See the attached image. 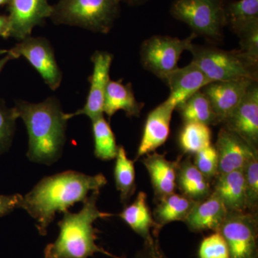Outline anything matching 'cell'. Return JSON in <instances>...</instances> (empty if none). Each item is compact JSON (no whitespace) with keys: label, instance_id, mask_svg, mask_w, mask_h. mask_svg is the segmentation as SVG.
<instances>
[{"label":"cell","instance_id":"cell-1","mask_svg":"<svg viewBox=\"0 0 258 258\" xmlns=\"http://www.w3.org/2000/svg\"><path fill=\"white\" fill-rule=\"evenodd\" d=\"M106 184V176L102 174L91 176L79 171H63L40 180L23 197L20 208L35 220L39 233L45 236L56 213L84 203L90 191L100 190Z\"/></svg>","mask_w":258,"mask_h":258},{"label":"cell","instance_id":"cell-2","mask_svg":"<svg viewBox=\"0 0 258 258\" xmlns=\"http://www.w3.org/2000/svg\"><path fill=\"white\" fill-rule=\"evenodd\" d=\"M14 108L28 131L29 159L46 165L58 160L66 142L69 120L58 100L50 97L37 103L19 101Z\"/></svg>","mask_w":258,"mask_h":258},{"label":"cell","instance_id":"cell-3","mask_svg":"<svg viewBox=\"0 0 258 258\" xmlns=\"http://www.w3.org/2000/svg\"><path fill=\"white\" fill-rule=\"evenodd\" d=\"M100 190L91 191L83 203L79 212H63V217L58 222V237L52 243L47 244L44 250L45 258H88L96 253L106 254L112 258L118 257L108 252L96 244L98 230L93 223L98 219L113 217L108 212L100 211L97 208V200Z\"/></svg>","mask_w":258,"mask_h":258},{"label":"cell","instance_id":"cell-4","mask_svg":"<svg viewBox=\"0 0 258 258\" xmlns=\"http://www.w3.org/2000/svg\"><path fill=\"white\" fill-rule=\"evenodd\" d=\"M189 52L212 82L258 80V59L241 50H222L213 45H191Z\"/></svg>","mask_w":258,"mask_h":258},{"label":"cell","instance_id":"cell-5","mask_svg":"<svg viewBox=\"0 0 258 258\" xmlns=\"http://www.w3.org/2000/svg\"><path fill=\"white\" fill-rule=\"evenodd\" d=\"M123 0H59L50 18L56 25L79 27L107 34L119 17Z\"/></svg>","mask_w":258,"mask_h":258},{"label":"cell","instance_id":"cell-6","mask_svg":"<svg viewBox=\"0 0 258 258\" xmlns=\"http://www.w3.org/2000/svg\"><path fill=\"white\" fill-rule=\"evenodd\" d=\"M227 0H174L170 14L182 22L197 36L208 41L221 42L225 28V8Z\"/></svg>","mask_w":258,"mask_h":258},{"label":"cell","instance_id":"cell-7","mask_svg":"<svg viewBox=\"0 0 258 258\" xmlns=\"http://www.w3.org/2000/svg\"><path fill=\"white\" fill-rule=\"evenodd\" d=\"M197 37L191 33L184 39L167 35L149 37L141 45V63L144 69L164 81L168 75L179 68L181 54L189 50Z\"/></svg>","mask_w":258,"mask_h":258},{"label":"cell","instance_id":"cell-8","mask_svg":"<svg viewBox=\"0 0 258 258\" xmlns=\"http://www.w3.org/2000/svg\"><path fill=\"white\" fill-rule=\"evenodd\" d=\"M230 251V258H258L257 212H228L218 231Z\"/></svg>","mask_w":258,"mask_h":258},{"label":"cell","instance_id":"cell-9","mask_svg":"<svg viewBox=\"0 0 258 258\" xmlns=\"http://www.w3.org/2000/svg\"><path fill=\"white\" fill-rule=\"evenodd\" d=\"M15 59L24 57L51 89L60 87L62 74L55 60L53 49L44 37L29 36L9 50Z\"/></svg>","mask_w":258,"mask_h":258},{"label":"cell","instance_id":"cell-10","mask_svg":"<svg viewBox=\"0 0 258 258\" xmlns=\"http://www.w3.org/2000/svg\"><path fill=\"white\" fill-rule=\"evenodd\" d=\"M7 38L21 40L31 35L36 26H42L52 15L48 0H10Z\"/></svg>","mask_w":258,"mask_h":258},{"label":"cell","instance_id":"cell-11","mask_svg":"<svg viewBox=\"0 0 258 258\" xmlns=\"http://www.w3.org/2000/svg\"><path fill=\"white\" fill-rule=\"evenodd\" d=\"M113 56L106 51H96L91 57L93 74L89 77L90 86L86 104L81 109L73 113H67L71 119L76 115H85L91 120L103 115V103L107 86L110 80V70Z\"/></svg>","mask_w":258,"mask_h":258},{"label":"cell","instance_id":"cell-12","mask_svg":"<svg viewBox=\"0 0 258 258\" xmlns=\"http://www.w3.org/2000/svg\"><path fill=\"white\" fill-rule=\"evenodd\" d=\"M251 147L258 146V85L252 83L242 101L222 123Z\"/></svg>","mask_w":258,"mask_h":258},{"label":"cell","instance_id":"cell-13","mask_svg":"<svg viewBox=\"0 0 258 258\" xmlns=\"http://www.w3.org/2000/svg\"><path fill=\"white\" fill-rule=\"evenodd\" d=\"M214 147L218 156V176L242 170L247 161L258 152L257 149L223 125Z\"/></svg>","mask_w":258,"mask_h":258},{"label":"cell","instance_id":"cell-14","mask_svg":"<svg viewBox=\"0 0 258 258\" xmlns=\"http://www.w3.org/2000/svg\"><path fill=\"white\" fill-rule=\"evenodd\" d=\"M175 109V105L166 99L148 114L136 160L155 152L166 143L170 135L171 117Z\"/></svg>","mask_w":258,"mask_h":258},{"label":"cell","instance_id":"cell-15","mask_svg":"<svg viewBox=\"0 0 258 258\" xmlns=\"http://www.w3.org/2000/svg\"><path fill=\"white\" fill-rule=\"evenodd\" d=\"M257 81H215L202 89L211 103L219 124L238 106L252 83Z\"/></svg>","mask_w":258,"mask_h":258},{"label":"cell","instance_id":"cell-16","mask_svg":"<svg viewBox=\"0 0 258 258\" xmlns=\"http://www.w3.org/2000/svg\"><path fill=\"white\" fill-rule=\"evenodd\" d=\"M181 160V157L176 161L168 160L165 154L156 152L144 156L142 161L149 173L156 203L175 192L177 189V171Z\"/></svg>","mask_w":258,"mask_h":258},{"label":"cell","instance_id":"cell-17","mask_svg":"<svg viewBox=\"0 0 258 258\" xmlns=\"http://www.w3.org/2000/svg\"><path fill=\"white\" fill-rule=\"evenodd\" d=\"M164 81L170 90L167 99L174 103L176 108L194 93L201 91L212 82L193 62L185 67L174 70L166 76Z\"/></svg>","mask_w":258,"mask_h":258},{"label":"cell","instance_id":"cell-18","mask_svg":"<svg viewBox=\"0 0 258 258\" xmlns=\"http://www.w3.org/2000/svg\"><path fill=\"white\" fill-rule=\"evenodd\" d=\"M227 213L222 200L212 191L208 198L196 203L184 222L192 232H218Z\"/></svg>","mask_w":258,"mask_h":258},{"label":"cell","instance_id":"cell-19","mask_svg":"<svg viewBox=\"0 0 258 258\" xmlns=\"http://www.w3.org/2000/svg\"><path fill=\"white\" fill-rule=\"evenodd\" d=\"M118 216L143 238L144 242L159 236L160 230L148 205L147 195L144 191L139 192L134 203L125 206Z\"/></svg>","mask_w":258,"mask_h":258},{"label":"cell","instance_id":"cell-20","mask_svg":"<svg viewBox=\"0 0 258 258\" xmlns=\"http://www.w3.org/2000/svg\"><path fill=\"white\" fill-rule=\"evenodd\" d=\"M212 191L222 200L227 211H247L242 170L217 176L214 181Z\"/></svg>","mask_w":258,"mask_h":258},{"label":"cell","instance_id":"cell-21","mask_svg":"<svg viewBox=\"0 0 258 258\" xmlns=\"http://www.w3.org/2000/svg\"><path fill=\"white\" fill-rule=\"evenodd\" d=\"M144 106V103L136 99L131 83L123 84L122 80L109 81L103 103V113L108 118L118 111H124L128 117H139Z\"/></svg>","mask_w":258,"mask_h":258},{"label":"cell","instance_id":"cell-22","mask_svg":"<svg viewBox=\"0 0 258 258\" xmlns=\"http://www.w3.org/2000/svg\"><path fill=\"white\" fill-rule=\"evenodd\" d=\"M176 187L181 194L195 202L202 201L212 193L210 180L199 170L190 158L180 161Z\"/></svg>","mask_w":258,"mask_h":258},{"label":"cell","instance_id":"cell-23","mask_svg":"<svg viewBox=\"0 0 258 258\" xmlns=\"http://www.w3.org/2000/svg\"><path fill=\"white\" fill-rule=\"evenodd\" d=\"M197 203L181 193L174 192L161 199L152 214L159 230L171 222H184Z\"/></svg>","mask_w":258,"mask_h":258},{"label":"cell","instance_id":"cell-24","mask_svg":"<svg viewBox=\"0 0 258 258\" xmlns=\"http://www.w3.org/2000/svg\"><path fill=\"white\" fill-rule=\"evenodd\" d=\"M176 109L179 112L184 123L193 122L209 126L219 124L211 103L202 90L191 95L176 106Z\"/></svg>","mask_w":258,"mask_h":258},{"label":"cell","instance_id":"cell-25","mask_svg":"<svg viewBox=\"0 0 258 258\" xmlns=\"http://www.w3.org/2000/svg\"><path fill=\"white\" fill-rule=\"evenodd\" d=\"M115 184L120 192V202L126 205L137 189L134 161L128 159L123 146L118 147L115 157L114 170Z\"/></svg>","mask_w":258,"mask_h":258},{"label":"cell","instance_id":"cell-26","mask_svg":"<svg viewBox=\"0 0 258 258\" xmlns=\"http://www.w3.org/2000/svg\"><path fill=\"white\" fill-rule=\"evenodd\" d=\"M225 25L235 34L258 22V0H227Z\"/></svg>","mask_w":258,"mask_h":258},{"label":"cell","instance_id":"cell-27","mask_svg":"<svg viewBox=\"0 0 258 258\" xmlns=\"http://www.w3.org/2000/svg\"><path fill=\"white\" fill-rule=\"evenodd\" d=\"M179 144L185 154H194L212 145V130L208 125L184 123L180 131Z\"/></svg>","mask_w":258,"mask_h":258},{"label":"cell","instance_id":"cell-28","mask_svg":"<svg viewBox=\"0 0 258 258\" xmlns=\"http://www.w3.org/2000/svg\"><path fill=\"white\" fill-rule=\"evenodd\" d=\"M92 131L95 157L103 161L115 159L118 147L114 134L103 115L92 120Z\"/></svg>","mask_w":258,"mask_h":258},{"label":"cell","instance_id":"cell-29","mask_svg":"<svg viewBox=\"0 0 258 258\" xmlns=\"http://www.w3.org/2000/svg\"><path fill=\"white\" fill-rule=\"evenodd\" d=\"M245 184L247 211L257 212L258 204V152L247 161L242 169Z\"/></svg>","mask_w":258,"mask_h":258},{"label":"cell","instance_id":"cell-30","mask_svg":"<svg viewBox=\"0 0 258 258\" xmlns=\"http://www.w3.org/2000/svg\"><path fill=\"white\" fill-rule=\"evenodd\" d=\"M18 118L15 108L7 106L0 99V154L6 152L11 146Z\"/></svg>","mask_w":258,"mask_h":258},{"label":"cell","instance_id":"cell-31","mask_svg":"<svg viewBox=\"0 0 258 258\" xmlns=\"http://www.w3.org/2000/svg\"><path fill=\"white\" fill-rule=\"evenodd\" d=\"M199 258H230L228 246L220 232L205 237L200 243Z\"/></svg>","mask_w":258,"mask_h":258},{"label":"cell","instance_id":"cell-32","mask_svg":"<svg viewBox=\"0 0 258 258\" xmlns=\"http://www.w3.org/2000/svg\"><path fill=\"white\" fill-rule=\"evenodd\" d=\"M193 163L210 181L218 176V156L213 145L195 154Z\"/></svg>","mask_w":258,"mask_h":258},{"label":"cell","instance_id":"cell-33","mask_svg":"<svg viewBox=\"0 0 258 258\" xmlns=\"http://www.w3.org/2000/svg\"><path fill=\"white\" fill-rule=\"evenodd\" d=\"M236 35L240 39V50L258 59V22L250 24Z\"/></svg>","mask_w":258,"mask_h":258},{"label":"cell","instance_id":"cell-34","mask_svg":"<svg viewBox=\"0 0 258 258\" xmlns=\"http://www.w3.org/2000/svg\"><path fill=\"white\" fill-rule=\"evenodd\" d=\"M126 258V257H125ZM133 258H169L161 248L158 237L144 242L142 248L136 253Z\"/></svg>","mask_w":258,"mask_h":258},{"label":"cell","instance_id":"cell-35","mask_svg":"<svg viewBox=\"0 0 258 258\" xmlns=\"http://www.w3.org/2000/svg\"><path fill=\"white\" fill-rule=\"evenodd\" d=\"M23 196L20 194L0 195V217L9 215L16 209L20 208Z\"/></svg>","mask_w":258,"mask_h":258},{"label":"cell","instance_id":"cell-36","mask_svg":"<svg viewBox=\"0 0 258 258\" xmlns=\"http://www.w3.org/2000/svg\"><path fill=\"white\" fill-rule=\"evenodd\" d=\"M8 18L5 15H0V37L7 38L8 33Z\"/></svg>","mask_w":258,"mask_h":258},{"label":"cell","instance_id":"cell-37","mask_svg":"<svg viewBox=\"0 0 258 258\" xmlns=\"http://www.w3.org/2000/svg\"><path fill=\"white\" fill-rule=\"evenodd\" d=\"M13 59H15L14 57L10 53L9 50H8V53L5 55L4 57L0 58V72H1L3 68L5 67V64L8 63L10 60H13Z\"/></svg>","mask_w":258,"mask_h":258},{"label":"cell","instance_id":"cell-38","mask_svg":"<svg viewBox=\"0 0 258 258\" xmlns=\"http://www.w3.org/2000/svg\"><path fill=\"white\" fill-rule=\"evenodd\" d=\"M149 0H123V2L126 3L130 6L137 7L145 4Z\"/></svg>","mask_w":258,"mask_h":258},{"label":"cell","instance_id":"cell-39","mask_svg":"<svg viewBox=\"0 0 258 258\" xmlns=\"http://www.w3.org/2000/svg\"><path fill=\"white\" fill-rule=\"evenodd\" d=\"M10 0H0V6H3V5L9 4Z\"/></svg>","mask_w":258,"mask_h":258},{"label":"cell","instance_id":"cell-40","mask_svg":"<svg viewBox=\"0 0 258 258\" xmlns=\"http://www.w3.org/2000/svg\"><path fill=\"white\" fill-rule=\"evenodd\" d=\"M8 52V50H5V49H0V56L6 55Z\"/></svg>","mask_w":258,"mask_h":258}]
</instances>
